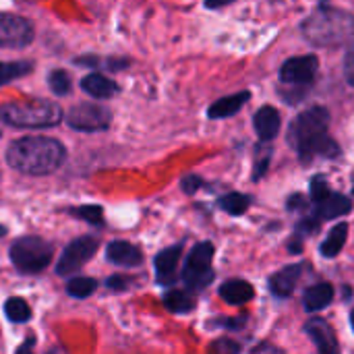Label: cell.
<instances>
[{"instance_id": "obj_19", "label": "cell", "mask_w": 354, "mask_h": 354, "mask_svg": "<svg viewBox=\"0 0 354 354\" xmlns=\"http://www.w3.org/2000/svg\"><path fill=\"white\" fill-rule=\"evenodd\" d=\"M249 97H251L249 91H241V93H234V95H226V97H222V100H218V102H214V104L209 106L207 116L214 118V120H218V118H228V116L236 114V112L247 104Z\"/></svg>"}, {"instance_id": "obj_33", "label": "cell", "mask_w": 354, "mask_h": 354, "mask_svg": "<svg viewBox=\"0 0 354 354\" xmlns=\"http://www.w3.org/2000/svg\"><path fill=\"white\" fill-rule=\"evenodd\" d=\"M127 278H120V276H112V278H108V282H106V286L108 288H112V290H122V288H127Z\"/></svg>"}, {"instance_id": "obj_31", "label": "cell", "mask_w": 354, "mask_h": 354, "mask_svg": "<svg viewBox=\"0 0 354 354\" xmlns=\"http://www.w3.org/2000/svg\"><path fill=\"white\" fill-rule=\"evenodd\" d=\"M180 187H183V191H185V193L193 195L197 189H201V187H203V180H201L199 176H195V174H189V176H185V178H183Z\"/></svg>"}, {"instance_id": "obj_27", "label": "cell", "mask_w": 354, "mask_h": 354, "mask_svg": "<svg viewBox=\"0 0 354 354\" xmlns=\"http://www.w3.org/2000/svg\"><path fill=\"white\" fill-rule=\"evenodd\" d=\"M48 85L56 95H66L71 93V75L62 68H56L48 75Z\"/></svg>"}, {"instance_id": "obj_35", "label": "cell", "mask_w": 354, "mask_h": 354, "mask_svg": "<svg viewBox=\"0 0 354 354\" xmlns=\"http://www.w3.org/2000/svg\"><path fill=\"white\" fill-rule=\"evenodd\" d=\"M351 326H353V330H354V311L351 313Z\"/></svg>"}, {"instance_id": "obj_11", "label": "cell", "mask_w": 354, "mask_h": 354, "mask_svg": "<svg viewBox=\"0 0 354 354\" xmlns=\"http://www.w3.org/2000/svg\"><path fill=\"white\" fill-rule=\"evenodd\" d=\"M305 332L309 334V338L315 342L317 353L319 354H340V346L336 340V334L332 330V326L322 319V317H311L305 324Z\"/></svg>"}, {"instance_id": "obj_6", "label": "cell", "mask_w": 354, "mask_h": 354, "mask_svg": "<svg viewBox=\"0 0 354 354\" xmlns=\"http://www.w3.org/2000/svg\"><path fill=\"white\" fill-rule=\"evenodd\" d=\"M212 259H214L212 243H199L193 247V251L187 257V266L183 270V280L189 290L199 292L212 284V280H214Z\"/></svg>"}, {"instance_id": "obj_12", "label": "cell", "mask_w": 354, "mask_h": 354, "mask_svg": "<svg viewBox=\"0 0 354 354\" xmlns=\"http://www.w3.org/2000/svg\"><path fill=\"white\" fill-rule=\"evenodd\" d=\"M106 259L114 266H122V268H137L143 263V253L127 243V241H112L106 247Z\"/></svg>"}, {"instance_id": "obj_22", "label": "cell", "mask_w": 354, "mask_h": 354, "mask_svg": "<svg viewBox=\"0 0 354 354\" xmlns=\"http://www.w3.org/2000/svg\"><path fill=\"white\" fill-rule=\"evenodd\" d=\"M33 71V62L29 60H8V62H0V87H4L6 83L21 79L25 75H29Z\"/></svg>"}, {"instance_id": "obj_17", "label": "cell", "mask_w": 354, "mask_h": 354, "mask_svg": "<svg viewBox=\"0 0 354 354\" xmlns=\"http://www.w3.org/2000/svg\"><path fill=\"white\" fill-rule=\"evenodd\" d=\"M81 89L95 97V100H106V97H112L114 93H118V85L114 81H110L108 77L100 75V73H91L87 77L81 79Z\"/></svg>"}, {"instance_id": "obj_1", "label": "cell", "mask_w": 354, "mask_h": 354, "mask_svg": "<svg viewBox=\"0 0 354 354\" xmlns=\"http://www.w3.org/2000/svg\"><path fill=\"white\" fill-rule=\"evenodd\" d=\"M66 149L58 139L31 135L12 141L6 149V162L12 170L27 176H46L64 162Z\"/></svg>"}, {"instance_id": "obj_29", "label": "cell", "mask_w": 354, "mask_h": 354, "mask_svg": "<svg viewBox=\"0 0 354 354\" xmlns=\"http://www.w3.org/2000/svg\"><path fill=\"white\" fill-rule=\"evenodd\" d=\"M207 354H241V344L230 338H220V340L212 342Z\"/></svg>"}, {"instance_id": "obj_30", "label": "cell", "mask_w": 354, "mask_h": 354, "mask_svg": "<svg viewBox=\"0 0 354 354\" xmlns=\"http://www.w3.org/2000/svg\"><path fill=\"white\" fill-rule=\"evenodd\" d=\"M330 193H332V191H330L326 178H324V176H313V180H311V199H313V203H315V205L322 203Z\"/></svg>"}, {"instance_id": "obj_26", "label": "cell", "mask_w": 354, "mask_h": 354, "mask_svg": "<svg viewBox=\"0 0 354 354\" xmlns=\"http://www.w3.org/2000/svg\"><path fill=\"white\" fill-rule=\"evenodd\" d=\"M97 288V282L93 278H73L66 284V292L73 299H87Z\"/></svg>"}, {"instance_id": "obj_25", "label": "cell", "mask_w": 354, "mask_h": 354, "mask_svg": "<svg viewBox=\"0 0 354 354\" xmlns=\"http://www.w3.org/2000/svg\"><path fill=\"white\" fill-rule=\"evenodd\" d=\"M251 205V199L243 193H228L220 199V207L224 212H228L230 216H241L249 209Z\"/></svg>"}, {"instance_id": "obj_4", "label": "cell", "mask_w": 354, "mask_h": 354, "mask_svg": "<svg viewBox=\"0 0 354 354\" xmlns=\"http://www.w3.org/2000/svg\"><path fill=\"white\" fill-rule=\"evenodd\" d=\"M62 118V108L50 100H21L0 106V120L15 129H48Z\"/></svg>"}, {"instance_id": "obj_21", "label": "cell", "mask_w": 354, "mask_h": 354, "mask_svg": "<svg viewBox=\"0 0 354 354\" xmlns=\"http://www.w3.org/2000/svg\"><path fill=\"white\" fill-rule=\"evenodd\" d=\"M346 239H348V224H344V222L336 224V226L330 230L328 239L322 243V249H319V251H322V255H324V257H328V259L336 257V255L344 249Z\"/></svg>"}, {"instance_id": "obj_2", "label": "cell", "mask_w": 354, "mask_h": 354, "mask_svg": "<svg viewBox=\"0 0 354 354\" xmlns=\"http://www.w3.org/2000/svg\"><path fill=\"white\" fill-rule=\"evenodd\" d=\"M330 112L324 106H313L299 114V118L290 127L288 141L299 151L303 162H311L313 158H336L340 153L338 143L328 135Z\"/></svg>"}, {"instance_id": "obj_18", "label": "cell", "mask_w": 354, "mask_h": 354, "mask_svg": "<svg viewBox=\"0 0 354 354\" xmlns=\"http://www.w3.org/2000/svg\"><path fill=\"white\" fill-rule=\"evenodd\" d=\"M334 286L328 284V282H319L315 286H309L305 290V299H303V305L309 313H315V311H322L326 309L332 301H334Z\"/></svg>"}, {"instance_id": "obj_8", "label": "cell", "mask_w": 354, "mask_h": 354, "mask_svg": "<svg viewBox=\"0 0 354 354\" xmlns=\"http://www.w3.org/2000/svg\"><path fill=\"white\" fill-rule=\"evenodd\" d=\"M97 251V241L93 236H81L73 241L60 255L56 263V274L58 276H68L77 270H81Z\"/></svg>"}, {"instance_id": "obj_20", "label": "cell", "mask_w": 354, "mask_h": 354, "mask_svg": "<svg viewBox=\"0 0 354 354\" xmlns=\"http://www.w3.org/2000/svg\"><path fill=\"white\" fill-rule=\"evenodd\" d=\"M218 292L228 305H245L255 297V288L245 280H228L220 286Z\"/></svg>"}, {"instance_id": "obj_5", "label": "cell", "mask_w": 354, "mask_h": 354, "mask_svg": "<svg viewBox=\"0 0 354 354\" xmlns=\"http://www.w3.org/2000/svg\"><path fill=\"white\" fill-rule=\"evenodd\" d=\"M52 245L39 236H21L12 243L8 257L21 274H39L52 261Z\"/></svg>"}, {"instance_id": "obj_14", "label": "cell", "mask_w": 354, "mask_h": 354, "mask_svg": "<svg viewBox=\"0 0 354 354\" xmlns=\"http://www.w3.org/2000/svg\"><path fill=\"white\" fill-rule=\"evenodd\" d=\"M180 253H183L180 245L168 247L162 253H158L153 266H156V278H158L160 284H172L174 282L176 268H178V261H180Z\"/></svg>"}, {"instance_id": "obj_7", "label": "cell", "mask_w": 354, "mask_h": 354, "mask_svg": "<svg viewBox=\"0 0 354 354\" xmlns=\"http://www.w3.org/2000/svg\"><path fill=\"white\" fill-rule=\"evenodd\" d=\"M66 124L75 131H81V133H97V131H104L110 127L112 122V112L102 106V104H95V102H83V104H77L73 106L68 112H66Z\"/></svg>"}, {"instance_id": "obj_13", "label": "cell", "mask_w": 354, "mask_h": 354, "mask_svg": "<svg viewBox=\"0 0 354 354\" xmlns=\"http://www.w3.org/2000/svg\"><path fill=\"white\" fill-rule=\"evenodd\" d=\"M303 274V266L301 263H292V266H286L282 268L280 272H276L272 278H270V290L278 297V299H286L295 292L297 288V282Z\"/></svg>"}, {"instance_id": "obj_28", "label": "cell", "mask_w": 354, "mask_h": 354, "mask_svg": "<svg viewBox=\"0 0 354 354\" xmlns=\"http://www.w3.org/2000/svg\"><path fill=\"white\" fill-rule=\"evenodd\" d=\"M71 214L79 220H85L93 226H102L104 224V212L97 205H81V207H73Z\"/></svg>"}, {"instance_id": "obj_24", "label": "cell", "mask_w": 354, "mask_h": 354, "mask_svg": "<svg viewBox=\"0 0 354 354\" xmlns=\"http://www.w3.org/2000/svg\"><path fill=\"white\" fill-rule=\"evenodd\" d=\"M4 313L12 324H25L31 319V307L23 299H8L4 303Z\"/></svg>"}, {"instance_id": "obj_32", "label": "cell", "mask_w": 354, "mask_h": 354, "mask_svg": "<svg viewBox=\"0 0 354 354\" xmlns=\"http://www.w3.org/2000/svg\"><path fill=\"white\" fill-rule=\"evenodd\" d=\"M344 77L354 87V44L348 48V52L344 56Z\"/></svg>"}, {"instance_id": "obj_34", "label": "cell", "mask_w": 354, "mask_h": 354, "mask_svg": "<svg viewBox=\"0 0 354 354\" xmlns=\"http://www.w3.org/2000/svg\"><path fill=\"white\" fill-rule=\"evenodd\" d=\"M17 354H33V353H31V348H29V346H21Z\"/></svg>"}, {"instance_id": "obj_36", "label": "cell", "mask_w": 354, "mask_h": 354, "mask_svg": "<svg viewBox=\"0 0 354 354\" xmlns=\"http://www.w3.org/2000/svg\"><path fill=\"white\" fill-rule=\"evenodd\" d=\"M353 193H354V189H353Z\"/></svg>"}, {"instance_id": "obj_15", "label": "cell", "mask_w": 354, "mask_h": 354, "mask_svg": "<svg viewBox=\"0 0 354 354\" xmlns=\"http://www.w3.org/2000/svg\"><path fill=\"white\" fill-rule=\"evenodd\" d=\"M253 124H255V131L261 141H272L280 133V127H282L280 112L272 106H263L257 110Z\"/></svg>"}, {"instance_id": "obj_16", "label": "cell", "mask_w": 354, "mask_h": 354, "mask_svg": "<svg viewBox=\"0 0 354 354\" xmlns=\"http://www.w3.org/2000/svg\"><path fill=\"white\" fill-rule=\"evenodd\" d=\"M353 209V201L348 199V197H344V195H340V193H330L322 203H317L315 205V218L317 220H334V218H338V216H344V214H348Z\"/></svg>"}, {"instance_id": "obj_10", "label": "cell", "mask_w": 354, "mask_h": 354, "mask_svg": "<svg viewBox=\"0 0 354 354\" xmlns=\"http://www.w3.org/2000/svg\"><path fill=\"white\" fill-rule=\"evenodd\" d=\"M319 60L315 54H305V56H295L288 58L282 68H280V79L286 85H305L311 83L315 73H317Z\"/></svg>"}, {"instance_id": "obj_3", "label": "cell", "mask_w": 354, "mask_h": 354, "mask_svg": "<svg viewBox=\"0 0 354 354\" xmlns=\"http://www.w3.org/2000/svg\"><path fill=\"white\" fill-rule=\"evenodd\" d=\"M303 33L313 46H342L354 37V17L334 6H319L303 23Z\"/></svg>"}, {"instance_id": "obj_23", "label": "cell", "mask_w": 354, "mask_h": 354, "mask_svg": "<svg viewBox=\"0 0 354 354\" xmlns=\"http://www.w3.org/2000/svg\"><path fill=\"white\" fill-rule=\"evenodd\" d=\"M164 305L172 313H189L195 309V299L185 290H172L164 297Z\"/></svg>"}, {"instance_id": "obj_9", "label": "cell", "mask_w": 354, "mask_h": 354, "mask_svg": "<svg viewBox=\"0 0 354 354\" xmlns=\"http://www.w3.org/2000/svg\"><path fill=\"white\" fill-rule=\"evenodd\" d=\"M33 39V25L10 12H0V48H23Z\"/></svg>"}]
</instances>
